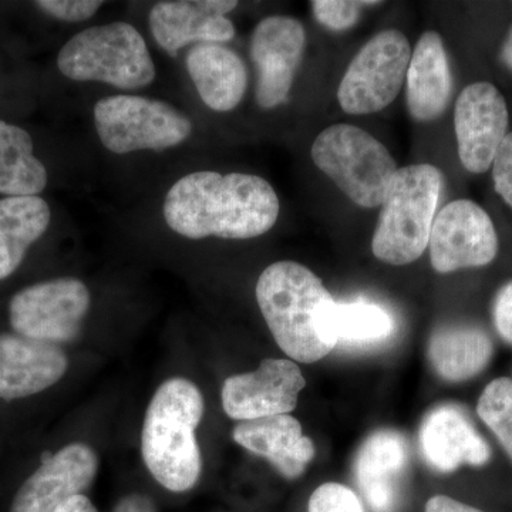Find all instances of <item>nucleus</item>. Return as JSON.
<instances>
[{
  "instance_id": "1",
  "label": "nucleus",
  "mask_w": 512,
  "mask_h": 512,
  "mask_svg": "<svg viewBox=\"0 0 512 512\" xmlns=\"http://www.w3.org/2000/svg\"><path fill=\"white\" fill-rule=\"evenodd\" d=\"M281 204L268 181L258 175L198 171L168 190L164 218L181 237L251 239L278 221Z\"/></svg>"
},
{
  "instance_id": "2",
  "label": "nucleus",
  "mask_w": 512,
  "mask_h": 512,
  "mask_svg": "<svg viewBox=\"0 0 512 512\" xmlns=\"http://www.w3.org/2000/svg\"><path fill=\"white\" fill-rule=\"evenodd\" d=\"M256 301L275 342L296 362H319L338 346L332 326L336 301L306 266L269 265L256 284Z\"/></svg>"
},
{
  "instance_id": "3",
  "label": "nucleus",
  "mask_w": 512,
  "mask_h": 512,
  "mask_svg": "<svg viewBox=\"0 0 512 512\" xmlns=\"http://www.w3.org/2000/svg\"><path fill=\"white\" fill-rule=\"evenodd\" d=\"M204 410L200 389L184 377L165 380L148 404L141 454L154 480L173 493L191 490L201 476L195 430Z\"/></svg>"
},
{
  "instance_id": "4",
  "label": "nucleus",
  "mask_w": 512,
  "mask_h": 512,
  "mask_svg": "<svg viewBox=\"0 0 512 512\" xmlns=\"http://www.w3.org/2000/svg\"><path fill=\"white\" fill-rule=\"evenodd\" d=\"M443 190V174L431 164L399 168L387 192L372 239L384 264H412L429 247L431 228Z\"/></svg>"
},
{
  "instance_id": "5",
  "label": "nucleus",
  "mask_w": 512,
  "mask_h": 512,
  "mask_svg": "<svg viewBox=\"0 0 512 512\" xmlns=\"http://www.w3.org/2000/svg\"><path fill=\"white\" fill-rule=\"evenodd\" d=\"M57 67L74 82L106 83L123 90L143 89L156 79L146 40L126 22L77 33L60 50Z\"/></svg>"
},
{
  "instance_id": "6",
  "label": "nucleus",
  "mask_w": 512,
  "mask_h": 512,
  "mask_svg": "<svg viewBox=\"0 0 512 512\" xmlns=\"http://www.w3.org/2000/svg\"><path fill=\"white\" fill-rule=\"evenodd\" d=\"M312 160L359 207L383 204L399 167L386 147L363 128L333 124L316 137Z\"/></svg>"
},
{
  "instance_id": "7",
  "label": "nucleus",
  "mask_w": 512,
  "mask_h": 512,
  "mask_svg": "<svg viewBox=\"0 0 512 512\" xmlns=\"http://www.w3.org/2000/svg\"><path fill=\"white\" fill-rule=\"evenodd\" d=\"M94 126L101 144L114 154L164 151L191 136V120L164 101L119 94L97 101Z\"/></svg>"
},
{
  "instance_id": "8",
  "label": "nucleus",
  "mask_w": 512,
  "mask_h": 512,
  "mask_svg": "<svg viewBox=\"0 0 512 512\" xmlns=\"http://www.w3.org/2000/svg\"><path fill=\"white\" fill-rule=\"evenodd\" d=\"M412 49L400 30L377 33L350 62L338 90L342 110L365 116L386 109L406 82Z\"/></svg>"
},
{
  "instance_id": "9",
  "label": "nucleus",
  "mask_w": 512,
  "mask_h": 512,
  "mask_svg": "<svg viewBox=\"0 0 512 512\" xmlns=\"http://www.w3.org/2000/svg\"><path fill=\"white\" fill-rule=\"evenodd\" d=\"M90 292L76 278H57L22 289L10 299L13 332L39 342H73L90 309Z\"/></svg>"
},
{
  "instance_id": "10",
  "label": "nucleus",
  "mask_w": 512,
  "mask_h": 512,
  "mask_svg": "<svg viewBox=\"0 0 512 512\" xmlns=\"http://www.w3.org/2000/svg\"><path fill=\"white\" fill-rule=\"evenodd\" d=\"M430 261L439 274L491 264L500 242L494 222L474 201L450 202L436 215L430 234Z\"/></svg>"
},
{
  "instance_id": "11",
  "label": "nucleus",
  "mask_w": 512,
  "mask_h": 512,
  "mask_svg": "<svg viewBox=\"0 0 512 512\" xmlns=\"http://www.w3.org/2000/svg\"><path fill=\"white\" fill-rule=\"evenodd\" d=\"M507 101L487 82L464 87L454 109L458 157L467 171L484 174L493 167L498 150L508 134Z\"/></svg>"
},
{
  "instance_id": "12",
  "label": "nucleus",
  "mask_w": 512,
  "mask_h": 512,
  "mask_svg": "<svg viewBox=\"0 0 512 512\" xmlns=\"http://www.w3.org/2000/svg\"><path fill=\"white\" fill-rule=\"evenodd\" d=\"M306 32L291 16H268L251 37L256 69L255 99L261 109H274L288 99L305 53Z\"/></svg>"
},
{
  "instance_id": "13",
  "label": "nucleus",
  "mask_w": 512,
  "mask_h": 512,
  "mask_svg": "<svg viewBox=\"0 0 512 512\" xmlns=\"http://www.w3.org/2000/svg\"><path fill=\"white\" fill-rule=\"evenodd\" d=\"M97 470L99 458L87 444H67L56 453L46 451L40 466L16 491L9 512H53L89 490Z\"/></svg>"
},
{
  "instance_id": "14",
  "label": "nucleus",
  "mask_w": 512,
  "mask_h": 512,
  "mask_svg": "<svg viewBox=\"0 0 512 512\" xmlns=\"http://www.w3.org/2000/svg\"><path fill=\"white\" fill-rule=\"evenodd\" d=\"M305 386V377L292 360L265 359L255 372L225 380L222 407L228 417L241 421L289 414Z\"/></svg>"
},
{
  "instance_id": "15",
  "label": "nucleus",
  "mask_w": 512,
  "mask_h": 512,
  "mask_svg": "<svg viewBox=\"0 0 512 512\" xmlns=\"http://www.w3.org/2000/svg\"><path fill=\"white\" fill-rule=\"evenodd\" d=\"M235 0H167L150 12L151 33L170 56H177L191 43H224L235 36L227 18L237 8Z\"/></svg>"
},
{
  "instance_id": "16",
  "label": "nucleus",
  "mask_w": 512,
  "mask_h": 512,
  "mask_svg": "<svg viewBox=\"0 0 512 512\" xmlns=\"http://www.w3.org/2000/svg\"><path fill=\"white\" fill-rule=\"evenodd\" d=\"M69 359L60 346L0 333V400L18 402L60 382Z\"/></svg>"
},
{
  "instance_id": "17",
  "label": "nucleus",
  "mask_w": 512,
  "mask_h": 512,
  "mask_svg": "<svg viewBox=\"0 0 512 512\" xmlns=\"http://www.w3.org/2000/svg\"><path fill=\"white\" fill-rule=\"evenodd\" d=\"M419 443L424 460L439 473H453L463 466L483 467L491 460L490 444L456 404H440L426 414Z\"/></svg>"
},
{
  "instance_id": "18",
  "label": "nucleus",
  "mask_w": 512,
  "mask_h": 512,
  "mask_svg": "<svg viewBox=\"0 0 512 512\" xmlns=\"http://www.w3.org/2000/svg\"><path fill=\"white\" fill-rule=\"evenodd\" d=\"M409 464V446L399 431L379 430L357 451L355 478L360 493L375 512H390Z\"/></svg>"
},
{
  "instance_id": "19",
  "label": "nucleus",
  "mask_w": 512,
  "mask_h": 512,
  "mask_svg": "<svg viewBox=\"0 0 512 512\" xmlns=\"http://www.w3.org/2000/svg\"><path fill=\"white\" fill-rule=\"evenodd\" d=\"M232 439L249 453L264 457L282 477H301L316 448L309 437L303 436L302 426L289 414L242 421L232 431Z\"/></svg>"
},
{
  "instance_id": "20",
  "label": "nucleus",
  "mask_w": 512,
  "mask_h": 512,
  "mask_svg": "<svg viewBox=\"0 0 512 512\" xmlns=\"http://www.w3.org/2000/svg\"><path fill=\"white\" fill-rule=\"evenodd\" d=\"M453 90L446 47L437 32L421 35L412 52L406 76V101L417 121L439 119L446 111Z\"/></svg>"
},
{
  "instance_id": "21",
  "label": "nucleus",
  "mask_w": 512,
  "mask_h": 512,
  "mask_svg": "<svg viewBox=\"0 0 512 512\" xmlns=\"http://www.w3.org/2000/svg\"><path fill=\"white\" fill-rule=\"evenodd\" d=\"M187 70L205 106L211 110H234L248 87L247 66L241 57L218 43L195 45L187 56Z\"/></svg>"
},
{
  "instance_id": "22",
  "label": "nucleus",
  "mask_w": 512,
  "mask_h": 512,
  "mask_svg": "<svg viewBox=\"0 0 512 512\" xmlns=\"http://www.w3.org/2000/svg\"><path fill=\"white\" fill-rule=\"evenodd\" d=\"M427 353L441 379L460 383L480 375L490 365L494 345L484 329L450 325L434 330Z\"/></svg>"
},
{
  "instance_id": "23",
  "label": "nucleus",
  "mask_w": 512,
  "mask_h": 512,
  "mask_svg": "<svg viewBox=\"0 0 512 512\" xmlns=\"http://www.w3.org/2000/svg\"><path fill=\"white\" fill-rule=\"evenodd\" d=\"M50 218L49 204L37 195L0 200V281L15 274L28 249L45 235Z\"/></svg>"
},
{
  "instance_id": "24",
  "label": "nucleus",
  "mask_w": 512,
  "mask_h": 512,
  "mask_svg": "<svg viewBox=\"0 0 512 512\" xmlns=\"http://www.w3.org/2000/svg\"><path fill=\"white\" fill-rule=\"evenodd\" d=\"M46 185L47 171L33 154L28 131L0 121V194L32 197Z\"/></svg>"
},
{
  "instance_id": "25",
  "label": "nucleus",
  "mask_w": 512,
  "mask_h": 512,
  "mask_svg": "<svg viewBox=\"0 0 512 512\" xmlns=\"http://www.w3.org/2000/svg\"><path fill=\"white\" fill-rule=\"evenodd\" d=\"M332 326L338 345H373L390 338L394 330L389 312L366 301L336 302Z\"/></svg>"
},
{
  "instance_id": "26",
  "label": "nucleus",
  "mask_w": 512,
  "mask_h": 512,
  "mask_svg": "<svg viewBox=\"0 0 512 512\" xmlns=\"http://www.w3.org/2000/svg\"><path fill=\"white\" fill-rule=\"evenodd\" d=\"M477 413L512 461V379L498 377L488 383L478 399Z\"/></svg>"
},
{
  "instance_id": "27",
  "label": "nucleus",
  "mask_w": 512,
  "mask_h": 512,
  "mask_svg": "<svg viewBox=\"0 0 512 512\" xmlns=\"http://www.w3.org/2000/svg\"><path fill=\"white\" fill-rule=\"evenodd\" d=\"M313 13L320 25L335 32L348 30L359 20L360 10L379 2H352V0H313Z\"/></svg>"
},
{
  "instance_id": "28",
  "label": "nucleus",
  "mask_w": 512,
  "mask_h": 512,
  "mask_svg": "<svg viewBox=\"0 0 512 512\" xmlns=\"http://www.w3.org/2000/svg\"><path fill=\"white\" fill-rule=\"evenodd\" d=\"M308 512H365V508L359 497L346 485L326 483L313 491Z\"/></svg>"
},
{
  "instance_id": "29",
  "label": "nucleus",
  "mask_w": 512,
  "mask_h": 512,
  "mask_svg": "<svg viewBox=\"0 0 512 512\" xmlns=\"http://www.w3.org/2000/svg\"><path fill=\"white\" fill-rule=\"evenodd\" d=\"M43 12L63 22H84L96 15L103 6L99 0H40L36 2Z\"/></svg>"
},
{
  "instance_id": "30",
  "label": "nucleus",
  "mask_w": 512,
  "mask_h": 512,
  "mask_svg": "<svg viewBox=\"0 0 512 512\" xmlns=\"http://www.w3.org/2000/svg\"><path fill=\"white\" fill-rule=\"evenodd\" d=\"M495 191L512 208V131L507 134L493 163Z\"/></svg>"
},
{
  "instance_id": "31",
  "label": "nucleus",
  "mask_w": 512,
  "mask_h": 512,
  "mask_svg": "<svg viewBox=\"0 0 512 512\" xmlns=\"http://www.w3.org/2000/svg\"><path fill=\"white\" fill-rule=\"evenodd\" d=\"M493 319L500 338L512 345V281L507 282L495 296Z\"/></svg>"
},
{
  "instance_id": "32",
  "label": "nucleus",
  "mask_w": 512,
  "mask_h": 512,
  "mask_svg": "<svg viewBox=\"0 0 512 512\" xmlns=\"http://www.w3.org/2000/svg\"><path fill=\"white\" fill-rule=\"evenodd\" d=\"M113 512H158V510L150 497L136 493L121 498Z\"/></svg>"
},
{
  "instance_id": "33",
  "label": "nucleus",
  "mask_w": 512,
  "mask_h": 512,
  "mask_svg": "<svg viewBox=\"0 0 512 512\" xmlns=\"http://www.w3.org/2000/svg\"><path fill=\"white\" fill-rule=\"evenodd\" d=\"M426 512H484L476 507L461 503L447 495H436L431 497L426 504Z\"/></svg>"
},
{
  "instance_id": "34",
  "label": "nucleus",
  "mask_w": 512,
  "mask_h": 512,
  "mask_svg": "<svg viewBox=\"0 0 512 512\" xmlns=\"http://www.w3.org/2000/svg\"><path fill=\"white\" fill-rule=\"evenodd\" d=\"M53 512H97V508L94 507V504L86 495H77V497L70 498L69 501L60 505Z\"/></svg>"
},
{
  "instance_id": "35",
  "label": "nucleus",
  "mask_w": 512,
  "mask_h": 512,
  "mask_svg": "<svg viewBox=\"0 0 512 512\" xmlns=\"http://www.w3.org/2000/svg\"><path fill=\"white\" fill-rule=\"evenodd\" d=\"M501 60L512 72V29L505 39L503 49H501Z\"/></svg>"
}]
</instances>
